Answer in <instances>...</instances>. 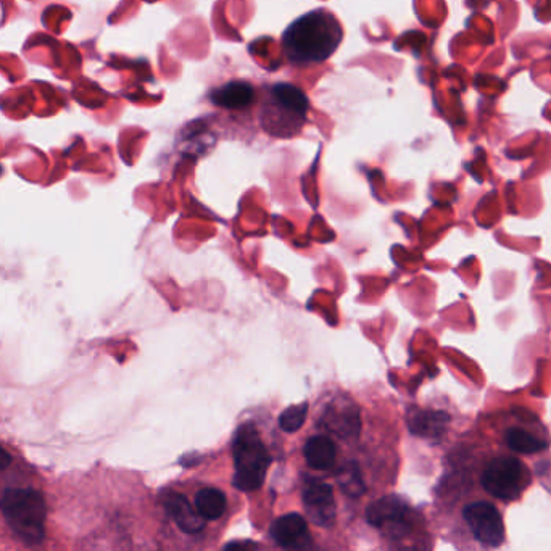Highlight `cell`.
<instances>
[{"mask_svg": "<svg viewBox=\"0 0 551 551\" xmlns=\"http://www.w3.org/2000/svg\"><path fill=\"white\" fill-rule=\"evenodd\" d=\"M344 28L328 9H316L292 21L282 33V52L295 67H313L334 55Z\"/></svg>", "mask_w": 551, "mask_h": 551, "instance_id": "6da1fadb", "label": "cell"}, {"mask_svg": "<svg viewBox=\"0 0 551 551\" xmlns=\"http://www.w3.org/2000/svg\"><path fill=\"white\" fill-rule=\"evenodd\" d=\"M310 102L294 84L276 83L266 89L261 100L260 123L274 137H292L302 131Z\"/></svg>", "mask_w": 551, "mask_h": 551, "instance_id": "7a4b0ae2", "label": "cell"}, {"mask_svg": "<svg viewBox=\"0 0 551 551\" xmlns=\"http://www.w3.org/2000/svg\"><path fill=\"white\" fill-rule=\"evenodd\" d=\"M0 511L21 542L38 545L44 540L46 500L34 489H9L0 498Z\"/></svg>", "mask_w": 551, "mask_h": 551, "instance_id": "3957f363", "label": "cell"}, {"mask_svg": "<svg viewBox=\"0 0 551 551\" xmlns=\"http://www.w3.org/2000/svg\"><path fill=\"white\" fill-rule=\"evenodd\" d=\"M232 453L236 466L234 487L244 492L260 489L270 468L271 456L252 424H245L237 431Z\"/></svg>", "mask_w": 551, "mask_h": 551, "instance_id": "277c9868", "label": "cell"}, {"mask_svg": "<svg viewBox=\"0 0 551 551\" xmlns=\"http://www.w3.org/2000/svg\"><path fill=\"white\" fill-rule=\"evenodd\" d=\"M527 476L529 473L518 458L502 456L487 464L481 482L492 497L503 502H514L521 497L522 490L529 481Z\"/></svg>", "mask_w": 551, "mask_h": 551, "instance_id": "5b68a950", "label": "cell"}, {"mask_svg": "<svg viewBox=\"0 0 551 551\" xmlns=\"http://www.w3.org/2000/svg\"><path fill=\"white\" fill-rule=\"evenodd\" d=\"M463 516L477 542L492 548L502 545L505 540V526L502 514L498 513L495 506L485 502L473 503L464 508Z\"/></svg>", "mask_w": 551, "mask_h": 551, "instance_id": "8992f818", "label": "cell"}, {"mask_svg": "<svg viewBox=\"0 0 551 551\" xmlns=\"http://www.w3.org/2000/svg\"><path fill=\"white\" fill-rule=\"evenodd\" d=\"M366 519L371 526L389 529L394 535H403L410 529V508L402 498L389 495L368 506Z\"/></svg>", "mask_w": 551, "mask_h": 551, "instance_id": "52a82bcc", "label": "cell"}, {"mask_svg": "<svg viewBox=\"0 0 551 551\" xmlns=\"http://www.w3.org/2000/svg\"><path fill=\"white\" fill-rule=\"evenodd\" d=\"M303 505L311 521L321 527L331 526L336 519V500L331 485L324 482H308L303 489Z\"/></svg>", "mask_w": 551, "mask_h": 551, "instance_id": "ba28073f", "label": "cell"}, {"mask_svg": "<svg viewBox=\"0 0 551 551\" xmlns=\"http://www.w3.org/2000/svg\"><path fill=\"white\" fill-rule=\"evenodd\" d=\"M271 535L286 551H307L311 545L307 521L297 513L276 519L271 527Z\"/></svg>", "mask_w": 551, "mask_h": 551, "instance_id": "9c48e42d", "label": "cell"}, {"mask_svg": "<svg viewBox=\"0 0 551 551\" xmlns=\"http://www.w3.org/2000/svg\"><path fill=\"white\" fill-rule=\"evenodd\" d=\"M165 508L181 531L186 532V534H199L203 531L205 519L200 516L197 508H194L191 502L181 493H170L165 498Z\"/></svg>", "mask_w": 551, "mask_h": 551, "instance_id": "30bf717a", "label": "cell"}, {"mask_svg": "<svg viewBox=\"0 0 551 551\" xmlns=\"http://www.w3.org/2000/svg\"><path fill=\"white\" fill-rule=\"evenodd\" d=\"M213 104L228 110H242L255 102V89L245 81H231L212 92Z\"/></svg>", "mask_w": 551, "mask_h": 551, "instance_id": "8fae6325", "label": "cell"}, {"mask_svg": "<svg viewBox=\"0 0 551 551\" xmlns=\"http://www.w3.org/2000/svg\"><path fill=\"white\" fill-rule=\"evenodd\" d=\"M447 423L448 416L439 411L415 410L408 415L410 431L426 439H434L444 434Z\"/></svg>", "mask_w": 551, "mask_h": 551, "instance_id": "7c38bea8", "label": "cell"}, {"mask_svg": "<svg viewBox=\"0 0 551 551\" xmlns=\"http://www.w3.org/2000/svg\"><path fill=\"white\" fill-rule=\"evenodd\" d=\"M303 455L311 468L324 471L331 468L332 463L336 461V444L326 435H315L305 444Z\"/></svg>", "mask_w": 551, "mask_h": 551, "instance_id": "4fadbf2b", "label": "cell"}, {"mask_svg": "<svg viewBox=\"0 0 551 551\" xmlns=\"http://www.w3.org/2000/svg\"><path fill=\"white\" fill-rule=\"evenodd\" d=\"M505 442L513 452L522 453V455H534L548 448L547 440L519 426L510 427L505 432Z\"/></svg>", "mask_w": 551, "mask_h": 551, "instance_id": "5bb4252c", "label": "cell"}, {"mask_svg": "<svg viewBox=\"0 0 551 551\" xmlns=\"http://www.w3.org/2000/svg\"><path fill=\"white\" fill-rule=\"evenodd\" d=\"M326 426L340 437H352L360 431V416L353 406H339L337 410L331 408L326 413Z\"/></svg>", "mask_w": 551, "mask_h": 551, "instance_id": "9a60e30c", "label": "cell"}, {"mask_svg": "<svg viewBox=\"0 0 551 551\" xmlns=\"http://www.w3.org/2000/svg\"><path fill=\"white\" fill-rule=\"evenodd\" d=\"M195 508L203 519H220L226 510V497L218 489H202L195 495Z\"/></svg>", "mask_w": 551, "mask_h": 551, "instance_id": "2e32d148", "label": "cell"}, {"mask_svg": "<svg viewBox=\"0 0 551 551\" xmlns=\"http://www.w3.org/2000/svg\"><path fill=\"white\" fill-rule=\"evenodd\" d=\"M337 482H339L340 489L344 490L350 497H361L366 492V485L363 482L357 463H350L342 468L339 476H337Z\"/></svg>", "mask_w": 551, "mask_h": 551, "instance_id": "e0dca14e", "label": "cell"}, {"mask_svg": "<svg viewBox=\"0 0 551 551\" xmlns=\"http://www.w3.org/2000/svg\"><path fill=\"white\" fill-rule=\"evenodd\" d=\"M308 415V403H300V405L289 406L287 410L282 411L279 416V426L282 431L297 432L300 427L305 424V419Z\"/></svg>", "mask_w": 551, "mask_h": 551, "instance_id": "ac0fdd59", "label": "cell"}, {"mask_svg": "<svg viewBox=\"0 0 551 551\" xmlns=\"http://www.w3.org/2000/svg\"><path fill=\"white\" fill-rule=\"evenodd\" d=\"M223 551H252L249 543L244 542H231L224 547Z\"/></svg>", "mask_w": 551, "mask_h": 551, "instance_id": "d6986e66", "label": "cell"}, {"mask_svg": "<svg viewBox=\"0 0 551 551\" xmlns=\"http://www.w3.org/2000/svg\"><path fill=\"white\" fill-rule=\"evenodd\" d=\"M10 463H12V456L9 455V452H5L4 448L0 447V471L9 468Z\"/></svg>", "mask_w": 551, "mask_h": 551, "instance_id": "ffe728a7", "label": "cell"}]
</instances>
